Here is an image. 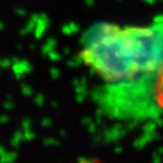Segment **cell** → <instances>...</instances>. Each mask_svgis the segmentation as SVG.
<instances>
[{
  "mask_svg": "<svg viewBox=\"0 0 163 163\" xmlns=\"http://www.w3.org/2000/svg\"><path fill=\"white\" fill-rule=\"evenodd\" d=\"M79 59L103 82L102 108L119 119L160 113L154 86L163 65V17L146 26L99 22L81 38Z\"/></svg>",
  "mask_w": 163,
  "mask_h": 163,
  "instance_id": "obj_1",
  "label": "cell"
},
{
  "mask_svg": "<svg viewBox=\"0 0 163 163\" xmlns=\"http://www.w3.org/2000/svg\"><path fill=\"white\" fill-rule=\"evenodd\" d=\"M154 100L158 109L163 111V65L158 73L154 86Z\"/></svg>",
  "mask_w": 163,
  "mask_h": 163,
  "instance_id": "obj_2",
  "label": "cell"
},
{
  "mask_svg": "<svg viewBox=\"0 0 163 163\" xmlns=\"http://www.w3.org/2000/svg\"><path fill=\"white\" fill-rule=\"evenodd\" d=\"M79 163H103V162H101L100 160H97V159L92 158V159H85V160H83V161L79 162Z\"/></svg>",
  "mask_w": 163,
  "mask_h": 163,
  "instance_id": "obj_3",
  "label": "cell"
}]
</instances>
